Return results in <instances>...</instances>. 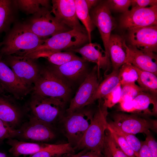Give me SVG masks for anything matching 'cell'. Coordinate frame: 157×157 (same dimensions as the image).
I'll use <instances>...</instances> for the list:
<instances>
[{"instance_id":"cell-1","label":"cell","mask_w":157,"mask_h":157,"mask_svg":"<svg viewBox=\"0 0 157 157\" xmlns=\"http://www.w3.org/2000/svg\"><path fill=\"white\" fill-rule=\"evenodd\" d=\"M46 39L38 37L23 23L15 24L7 32L0 49V57L31 51L42 44Z\"/></svg>"},{"instance_id":"cell-2","label":"cell","mask_w":157,"mask_h":157,"mask_svg":"<svg viewBox=\"0 0 157 157\" xmlns=\"http://www.w3.org/2000/svg\"><path fill=\"white\" fill-rule=\"evenodd\" d=\"M98 101L97 110L94 114L90 124L74 149L102 153L105 132L108 124L106 120L108 112V108L104 105L102 99Z\"/></svg>"},{"instance_id":"cell-3","label":"cell","mask_w":157,"mask_h":157,"mask_svg":"<svg viewBox=\"0 0 157 157\" xmlns=\"http://www.w3.org/2000/svg\"><path fill=\"white\" fill-rule=\"evenodd\" d=\"M65 103L58 98L33 93L29 104L31 117L52 126L62 117Z\"/></svg>"},{"instance_id":"cell-4","label":"cell","mask_w":157,"mask_h":157,"mask_svg":"<svg viewBox=\"0 0 157 157\" xmlns=\"http://www.w3.org/2000/svg\"><path fill=\"white\" fill-rule=\"evenodd\" d=\"M32 88L33 93L60 99L65 103L70 98L71 87L53 74L47 67L41 69Z\"/></svg>"},{"instance_id":"cell-5","label":"cell","mask_w":157,"mask_h":157,"mask_svg":"<svg viewBox=\"0 0 157 157\" xmlns=\"http://www.w3.org/2000/svg\"><path fill=\"white\" fill-rule=\"evenodd\" d=\"M23 23L32 32L44 39L72 29L58 21L47 8L42 7Z\"/></svg>"},{"instance_id":"cell-6","label":"cell","mask_w":157,"mask_h":157,"mask_svg":"<svg viewBox=\"0 0 157 157\" xmlns=\"http://www.w3.org/2000/svg\"><path fill=\"white\" fill-rule=\"evenodd\" d=\"M93 115L91 110L83 108L64 117L65 135L72 146L75 147L82 138L90 124Z\"/></svg>"},{"instance_id":"cell-7","label":"cell","mask_w":157,"mask_h":157,"mask_svg":"<svg viewBox=\"0 0 157 157\" xmlns=\"http://www.w3.org/2000/svg\"><path fill=\"white\" fill-rule=\"evenodd\" d=\"M88 41V38L87 33L72 29L56 34L46 39L43 43L34 50L28 52L44 49L68 51L81 47Z\"/></svg>"},{"instance_id":"cell-8","label":"cell","mask_w":157,"mask_h":157,"mask_svg":"<svg viewBox=\"0 0 157 157\" xmlns=\"http://www.w3.org/2000/svg\"><path fill=\"white\" fill-rule=\"evenodd\" d=\"M3 57L4 58H1L2 60L17 78L24 84L31 87L37 79L41 69L34 60L15 55Z\"/></svg>"},{"instance_id":"cell-9","label":"cell","mask_w":157,"mask_h":157,"mask_svg":"<svg viewBox=\"0 0 157 157\" xmlns=\"http://www.w3.org/2000/svg\"><path fill=\"white\" fill-rule=\"evenodd\" d=\"M99 69L97 65L88 74L71 99L67 114L91 104L92 98L99 85Z\"/></svg>"},{"instance_id":"cell-10","label":"cell","mask_w":157,"mask_h":157,"mask_svg":"<svg viewBox=\"0 0 157 157\" xmlns=\"http://www.w3.org/2000/svg\"><path fill=\"white\" fill-rule=\"evenodd\" d=\"M121 26L128 30L135 28L157 25V5L149 7H132L123 13L120 19Z\"/></svg>"},{"instance_id":"cell-11","label":"cell","mask_w":157,"mask_h":157,"mask_svg":"<svg viewBox=\"0 0 157 157\" xmlns=\"http://www.w3.org/2000/svg\"><path fill=\"white\" fill-rule=\"evenodd\" d=\"M18 131V140L25 142L44 143L56 136L51 126L31 117Z\"/></svg>"},{"instance_id":"cell-12","label":"cell","mask_w":157,"mask_h":157,"mask_svg":"<svg viewBox=\"0 0 157 157\" xmlns=\"http://www.w3.org/2000/svg\"><path fill=\"white\" fill-rule=\"evenodd\" d=\"M90 14L93 23L100 33L105 50L109 56L108 43L111 32L115 27L116 24L106 1L97 4L91 9Z\"/></svg>"},{"instance_id":"cell-13","label":"cell","mask_w":157,"mask_h":157,"mask_svg":"<svg viewBox=\"0 0 157 157\" xmlns=\"http://www.w3.org/2000/svg\"><path fill=\"white\" fill-rule=\"evenodd\" d=\"M82 58L74 59L60 65L51 64L47 68L55 75L71 87L72 84L83 78L87 73V65Z\"/></svg>"},{"instance_id":"cell-14","label":"cell","mask_w":157,"mask_h":157,"mask_svg":"<svg viewBox=\"0 0 157 157\" xmlns=\"http://www.w3.org/2000/svg\"><path fill=\"white\" fill-rule=\"evenodd\" d=\"M51 2V11L58 21L72 29L87 33L77 18L75 0H53Z\"/></svg>"},{"instance_id":"cell-15","label":"cell","mask_w":157,"mask_h":157,"mask_svg":"<svg viewBox=\"0 0 157 157\" xmlns=\"http://www.w3.org/2000/svg\"><path fill=\"white\" fill-rule=\"evenodd\" d=\"M128 30V39L131 46L143 51L156 52L157 25L135 28Z\"/></svg>"},{"instance_id":"cell-16","label":"cell","mask_w":157,"mask_h":157,"mask_svg":"<svg viewBox=\"0 0 157 157\" xmlns=\"http://www.w3.org/2000/svg\"><path fill=\"white\" fill-rule=\"evenodd\" d=\"M0 84L5 91L17 99H22L32 90L23 83L0 57Z\"/></svg>"},{"instance_id":"cell-17","label":"cell","mask_w":157,"mask_h":157,"mask_svg":"<svg viewBox=\"0 0 157 157\" xmlns=\"http://www.w3.org/2000/svg\"><path fill=\"white\" fill-rule=\"evenodd\" d=\"M112 123L122 131L135 135L140 133L146 134L150 129L156 127V122L133 115L118 113L113 116Z\"/></svg>"},{"instance_id":"cell-18","label":"cell","mask_w":157,"mask_h":157,"mask_svg":"<svg viewBox=\"0 0 157 157\" xmlns=\"http://www.w3.org/2000/svg\"><path fill=\"white\" fill-rule=\"evenodd\" d=\"M68 51L77 53L87 61L96 64L99 69H107L110 64L109 56L101 45L96 43H89L80 47Z\"/></svg>"},{"instance_id":"cell-19","label":"cell","mask_w":157,"mask_h":157,"mask_svg":"<svg viewBox=\"0 0 157 157\" xmlns=\"http://www.w3.org/2000/svg\"><path fill=\"white\" fill-rule=\"evenodd\" d=\"M129 52L127 63L137 68L157 74V56L154 53L139 50L128 46Z\"/></svg>"},{"instance_id":"cell-20","label":"cell","mask_w":157,"mask_h":157,"mask_svg":"<svg viewBox=\"0 0 157 157\" xmlns=\"http://www.w3.org/2000/svg\"><path fill=\"white\" fill-rule=\"evenodd\" d=\"M22 117V110L13 99L0 94V119L11 128L17 129Z\"/></svg>"},{"instance_id":"cell-21","label":"cell","mask_w":157,"mask_h":157,"mask_svg":"<svg viewBox=\"0 0 157 157\" xmlns=\"http://www.w3.org/2000/svg\"><path fill=\"white\" fill-rule=\"evenodd\" d=\"M108 51L113 70H119L122 65L127 62L129 48L125 39L122 36L117 34L111 35Z\"/></svg>"},{"instance_id":"cell-22","label":"cell","mask_w":157,"mask_h":157,"mask_svg":"<svg viewBox=\"0 0 157 157\" xmlns=\"http://www.w3.org/2000/svg\"><path fill=\"white\" fill-rule=\"evenodd\" d=\"M18 55L34 60L41 58H44L51 64L57 66L62 65L80 58L70 51H60L47 49L26 52Z\"/></svg>"},{"instance_id":"cell-23","label":"cell","mask_w":157,"mask_h":157,"mask_svg":"<svg viewBox=\"0 0 157 157\" xmlns=\"http://www.w3.org/2000/svg\"><path fill=\"white\" fill-rule=\"evenodd\" d=\"M6 143L10 146L9 152L15 157L22 155H33L43 150L49 144L44 143L23 141L15 138L7 139Z\"/></svg>"},{"instance_id":"cell-24","label":"cell","mask_w":157,"mask_h":157,"mask_svg":"<svg viewBox=\"0 0 157 157\" xmlns=\"http://www.w3.org/2000/svg\"><path fill=\"white\" fill-rule=\"evenodd\" d=\"M133 113L156 114L157 112L156 96L143 91L131 100Z\"/></svg>"},{"instance_id":"cell-25","label":"cell","mask_w":157,"mask_h":157,"mask_svg":"<svg viewBox=\"0 0 157 157\" xmlns=\"http://www.w3.org/2000/svg\"><path fill=\"white\" fill-rule=\"evenodd\" d=\"M17 9L15 0H0V34L9 31Z\"/></svg>"},{"instance_id":"cell-26","label":"cell","mask_w":157,"mask_h":157,"mask_svg":"<svg viewBox=\"0 0 157 157\" xmlns=\"http://www.w3.org/2000/svg\"><path fill=\"white\" fill-rule=\"evenodd\" d=\"M120 83L119 69L113 70L107 75L98 85L92 99L91 104L95 101L102 99L113 90Z\"/></svg>"},{"instance_id":"cell-27","label":"cell","mask_w":157,"mask_h":157,"mask_svg":"<svg viewBox=\"0 0 157 157\" xmlns=\"http://www.w3.org/2000/svg\"><path fill=\"white\" fill-rule=\"evenodd\" d=\"M74 148L69 143L50 144L40 151L31 155L29 157H59L73 154Z\"/></svg>"},{"instance_id":"cell-28","label":"cell","mask_w":157,"mask_h":157,"mask_svg":"<svg viewBox=\"0 0 157 157\" xmlns=\"http://www.w3.org/2000/svg\"><path fill=\"white\" fill-rule=\"evenodd\" d=\"M76 13L78 20L82 23L87 32L89 43H91V33L95 28L91 20L85 0H75Z\"/></svg>"},{"instance_id":"cell-29","label":"cell","mask_w":157,"mask_h":157,"mask_svg":"<svg viewBox=\"0 0 157 157\" xmlns=\"http://www.w3.org/2000/svg\"><path fill=\"white\" fill-rule=\"evenodd\" d=\"M135 67L138 73V78L137 81L139 85V86L145 91L156 96L157 75L152 72Z\"/></svg>"},{"instance_id":"cell-30","label":"cell","mask_w":157,"mask_h":157,"mask_svg":"<svg viewBox=\"0 0 157 157\" xmlns=\"http://www.w3.org/2000/svg\"><path fill=\"white\" fill-rule=\"evenodd\" d=\"M18 9L27 15L34 14L42 7L49 8V1L46 0H15Z\"/></svg>"},{"instance_id":"cell-31","label":"cell","mask_w":157,"mask_h":157,"mask_svg":"<svg viewBox=\"0 0 157 157\" xmlns=\"http://www.w3.org/2000/svg\"><path fill=\"white\" fill-rule=\"evenodd\" d=\"M119 77L121 85L135 83L138 78V73L135 67L131 64L126 63L119 69Z\"/></svg>"},{"instance_id":"cell-32","label":"cell","mask_w":157,"mask_h":157,"mask_svg":"<svg viewBox=\"0 0 157 157\" xmlns=\"http://www.w3.org/2000/svg\"><path fill=\"white\" fill-rule=\"evenodd\" d=\"M109 127L117 134L122 136L133 150L136 157H138L142 143L134 135L124 132L115 126L112 123H108Z\"/></svg>"},{"instance_id":"cell-33","label":"cell","mask_w":157,"mask_h":157,"mask_svg":"<svg viewBox=\"0 0 157 157\" xmlns=\"http://www.w3.org/2000/svg\"><path fill=\"white\" fill-rule=\"evenodd\" d=\"M121 85V99L119 102L131 101L141 92L144 91L135 83H127Z\"/></svg>"},{"instance_id":"cell-34","label":"cell","mask_w":157,"mask_h":157,"mask_svg":"<svg viewBox=\"0 0 157 157\" xmlns=\"http://www.w3.org/2000/svg\"><path fill=\"white\" fill-rule=\"evenodd\" d=\"M105 133L104 144L109 150L112 157H128L115 142L108 130Z\"/></svg>"},{"instance_id":"cell-35","label":"cell","mask_w":157,"mask_h":157,"mask_svg":"<svg viewBox=\"0 0 157 157\" xmlns=\"http://www.w3.org/2000/svg\"><path fill=\"white\" fill-rule=\"evenodd\" d=\"M107 129L117 144L128 157H136L133 150L122 136L114 131L108 124Z\"/></svg>"},{"instance_id":"cell-36","label":"cell","mask_w":157,"mask_h":157,"mask_svg":"<svg viewBox=\"0 0 157 157\" xmlns=\"http://www.w3.org/2000/svg\"><path fill=\"white\" fill-rule=\"evenodd\" d=\"M121 89L120 83L113 90L103 98L104 105L107 108H111L119 103L121 99Z\"/></svg>"},{"instance_id":"cell-37","label":"cell","mask_w":157,"mask_h":157,"mask_svg":"<svg viewBox=\"0 0 157 157\" xmlns=\"http://www.w3.org/2000/svg\"><path fill=\"white\" fill-rule=\"evenodd\" d=\"M106 2L110 10L123 13L128 11L131 5L130 0H109Z\"/></svg>"},{"instance_id":"cell-38","label":"cell","mask_w":157,"mask_h":157,"mask_svg":"<svg viewBox=\"0 0 157 157\" xmlns=\"http://www.w3.org/2000/svg\"><path fill=\"white\" fill-rule=\"evenodd\" d=\"M18 134V129L11 128L0 119V144L6 139L16 138Z\"/></svg>"},{"instance_id":"cell-39","label":"cell","mask_w":157,"mask_h":157,"mask_svg":"<svg viewBox=\"0 0 157 157\" xmlns=\"http://www.w3.org/2000/svg\"><path fill=\"white\" fill-rule=\"evenodd\" d=\"M146 144L153 157H157V143L150 131L146 133Z\"/></svg>"},{"instance_id":"cell-40","label":"cell","mask_w":157,"mask_h":157,"mask_svg":"<svg viewBox=\"0 0 157 157\" xmlns=\"http://www.w3.org/2000/svg\"><path fill=\"white\" fill-rule=\"evenodd\" d=\"M131 2L132 7L144 8L148 6L157 5L156 0H132Z\"/></svg>"},{"instance_id":"cell-41","label":"cell","mask_w":157,"mask_h":157,"mask_svg":"<svg viewBox=\"0 0 157 157\" xmlns=\"http://www.w3.org/2000/svg\"><path fill=\"white\" fill-rule=\"evenodd\" d=\"M142 145L138 157H153L145 141L141 142Z\"/></svg>"},{"instance_id":"cell-42","label":"cell","mask_w":157,"mask_h":157,"mask_svg":"<svg viewBox=\"0 0 157 157\" xmlns=\"http://www.w3.org/2000/svg\"><path fill=\"white\" fill-rule=\"evenodd\" d=\"M78 157H104V156L102 153L92 151H89Z\"/></svg>"},{"instance_id":"cell-43","label":"cell","mask_w":157,"mask_h":157,"mask_svg":"<svg viewBox=\"0 0 157 157\" xmlns=\"http://www.w3.org/2000/svg\"><path fill=\"white\" fill-rule=\"evenodd\" d=\"M88 9L89 11L93 7L95 6L99 2V0H85Z\"/></svg>"},{"instance_id":"cell-44","label":"cell","mask_w":157,"mask_h":157,"mask_svg":"<svg viewBox=\"0 0 157 157\" xmlns=\"http://www.w3.org/2000/svg\"><path fill=\"white\" fill-rule=\"evenodd\" d=\"M87 151L85 150H83L81 151L76 154H70L66 155L63 157H78L81 155L85 153Z\"/></svg>"},{"instance_id":"cell-45","label":"cell","mask_w":157,"mask_h":157,"mask_svg":"<svg viewBox=\"0 0 157 157\" xmlns=\"http://www.w3.org/2000/svg\"><path fill=\"white\" fill-rule=\"evenodd\" d=\"M0 157H8V156L6 153L0 150Z\"/></svg>"},{"instance_id":"cell-46","label":"cell","mask_w":157,"mask_h":157,"mask_svg":"<svg viewBox=\"0 0 157 157\" xmlns=\"http://www.w3.org/2000/svg\"><path fill=\"white\" fill-rule=\"evenodd\" d=\"M5 91L2 87L1 85L0 84V94H4L5 93Z\"/></svg>"},{"instance_id":"cell-47","label":"cell","mask_w":157,"mask_h":157,"mask_svg":"<svg viewBox=\"0 0 157 157\" xmlns=\"http://www.w3.org/2000/svg\"><path fill=\"white\" fill-rule=\"evenodd\" d=\"M3 45V43L2 42L0 41V49L1 47Z\"/></svg>"}]
</instances>
